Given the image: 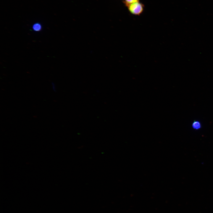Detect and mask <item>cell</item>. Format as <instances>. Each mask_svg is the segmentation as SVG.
Here are the masks:
<instances>
[{
  "instance_id": "obj_1",
  "label": "cell",
  "mask_w": 213,
  "mask_h": 213,
  "mask_svg": "<svg viewBox=\"0 0 213 213\" xmlns=\"http://www.w3.org/2000/svg\"><path fill=\"white\" fill-rule=\"evenodd\" d=\"M127 7L131 14L139 15L143 12L144 5L142 3L139 2L130 4Z\"/></svg>"
},
{
  "instance_id": "obj_2",
  "label": "cell",
  "mask_w": 213,
  "mask_h": 213,
  "mask_svg": "<svg viewBox=\"0 0 213 213\" xmlns=\"http://www.w3.org/2000/svg\"><path fill=\"white\" fill-rule=\"evenodd\" d=\"M192 127L195 130L200 129L201 127L200 122L198 120H194L192 124Z\"/></svg>"
},
{
  "instance_id": "obj_3",
  "label": "cell",
  "mask_w": 213,
  "mask_h": 213,
  "mask_svg": "<svg viewBox=\"0 0 213 213\" xmlns=\"http://www.w3.org/2000/svg\"><path fill=\"white\" fill-rule=\"evenodd\" d=\"M32 28L33 30L35 31H39L41 29V26L40 23H36L33 25Z\"/></svg>"
},
{
  "instance_id": "obj_4",
  "label": "cell",
  "mask_w": 213,
  "mask_h": 213,
  "mask_svg": "<svg viewBox=\"0 0 213 213\" xmlns=\"http://www.w3.org/2000/svg\"><path fill=\"white\" fill-rule=\"evenodd\" d=\"M139 1V0H125L124 3L127 7L130 4Z\"/></svg>"
}]
</instances>
